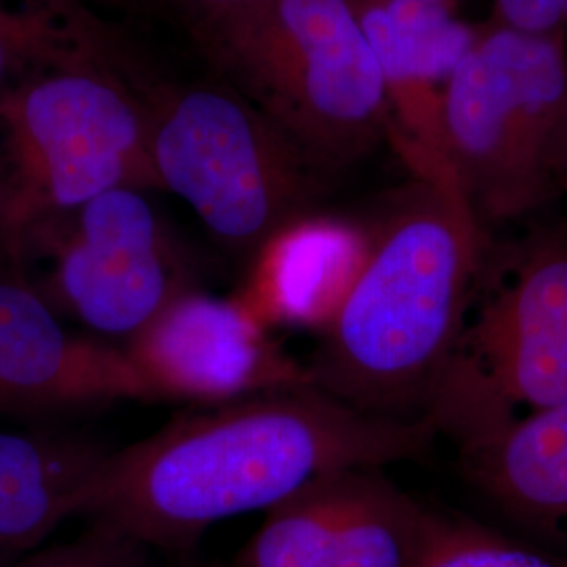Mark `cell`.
I'll return each mask as SVG.
<instances>
[{
	"instance_id": "603a6c76",
	"label": "cell",
	"mask_w": 567,
	"mask_h": 567,
	"mask_svg": "<svg viewBox=\"0 0 567 567\" xmlns=\"http://www.w3.org/2000/svg\"><path fill=\"white\" fill-rule=\"evenodd\" d=\"M173 567H231L225 566L221 561H210V559H198V557H192V553L187 555H179V564H175Z\"/></svg>"
},
{
	"instance_id": "e0dca14e",
	"label": "cell",
	"mask_w": 567,
	"mask_h": 567,
	"mask_svg": "<svg viewBox=\"0 0 567 567\" xmlns=\"http://www.w3.org/2000/svg\"><path fill=\"white\" fill-rule=\"evenodd\" d=\"M343 473L318 477L265 511L264 526L240 548L234 567H337Z\"/></svg>"
},
{
	"instance_id": "4fadbf2b",
	"label": "cell",
	"mask_w": 567,
	"mask_h": 567,
	"mask_svg": "<svg viewBox=\"0 0 567 567\" xmlns=\"http://www.w3.org/2000/svg\"><path fill=\"white\" fill-rule=\"evenodd\" d=\"M110 452L74 433L0 429V567L84 517Z\"/></svg>"
},
{
	"instance_id": "d4e9b609",
	"label": "cell",
	"mask_w": 567,
	"mask_h": 567,
	"mask_svg": "<svg viewBox=\"0 0 567 567\" xmlns=\"http://www.w3.org/2000/svg\"><path fill=\"white\" fill-rule=\"evenodd\" d=\"M423 2H447L450 4V0H423Z\"/></svg>"
},
{
	"instance_id": "7c38bea8",
	"label": "cell",
	"mask_w": 567,
	"mask_h": 567,
	"mask_svg": "<svg viewBox=\"0 0 567 567\" xmlns=\"http://www.w3.org/2000/svg\"><path fill=\"white\" fill-rule=\"evenodd\" d=\"M370 229L339 217L311 215L284 225L252 255L234 295L267 326L322 334L365 264Z\"/></svg>"
},
{
	"instance_id": "3957f363",
	"label": "cell",
	"mask_w": 567,
	"mask_h": 567,
	"mask_svg": "<svg viewBox=\"0 0 567 567\" xmlns=\"http://www.w3.org/2000/svg\"><path fill=\"white\" fill-rule=\"evenodd\" d=\"M192 39L320 179L386 135L381 68L349 0H252Z\"/></svg>"
},
{
	"instance_id": "44dd1931",
	"label": "cell",
	"mask_w": 567,
	"mask_h": 567,
	"mask_svg": "<svg viewBox=\"0 0 567 567\" xmlns=\"http://www.w3.org/2000/svg\"><path fill=\"white\" fill-rule=\"evenodd\" d=\"M163 2L177 13V18L185 23L189 34H196L198 30L243 9L252 0H163Z\"/></svg>"
},
{
	"instance_id": "8992f818",
	"label": "cell",
	"mask_w": 567,
	"mask_h": 567,
	"mask_svg": "<svg viewBox=\"0 0 567 567\" xmlns=\"http://www.w3.org/2000/svg\"><path fill=\"white\" fill-rule=\"evenodd\" d=\"M566 102L561 34L477 30L444 100L447 163L477 224L519 217L550 192Z\"/></svg>"
},
{
	"instance_id": "cb8c5ba5",
	"label": "cell",
	"mask_w": 567,
	"mask_h": 567,
	"mask_svg": "<svg viewBox=\"0 0 567 567\" xmlns=\"http://www.w3.org/2000/svg\"><path fill=\"white\" fill-rule=\"evenodd\" d=\"M81 2L91 9V4H93V2H105V4H110V2H118V0H81ZM91 11H93V9H91Z\"/></svg>"
},
{
	"instance_id": "2e32d148",
	"label": "cell",
	"mask_w": 567,
	"mask_h": 567,
	"mask_svg": "<svg viewBox=\"0 0 567 567\" xmlns=\"http://www.w3.org/2000/svg\"><path fill=\"white\" fill-rule=\"evenodd\" d=\"M426 513L381 468L347 471L339 489L337 567L408 566Z\"/></svg>"
},
{
	"instance_id": "9c48e42d",
	"label": "cell",
	"mask_w": 567,
	"mask_h": 567,
	"mask_svg": "<svg viewBox=\"0 0 567 567\" xmlns=\"http://www.w3.org/2000/svg\"><path fill=\"white\" fill-rule=\"evenodd\" d=\"M154 400L198 408L313 385L309 368L271 339L236 297L192 288L122 344Z\"/></svg>"
},
{
	"instance_id": "ac0fdd59",
	"label": "cell",
	"mask_w": 567,
	"mask_h": 567,
	"mask_svg": "<svg viewBox=\"0 0 567 567\" xmlns=\"http://www.w3.org/2000/svg\"><path fill=\"white\" fill-rule=\"evenodd\" d=\"M405 567H567V557L529 547L475 522L429 511Z\"/></svg>"
},
{
	"instance_id": "30bf717a",
	"label": "cell",
	"mask_w": 567,
	"mask_h": 567,
	"mask_svg": "<svg viewBox=\"0 0 567 567\" xmlns=\"http://www.w3.org/2000/svg\"><path fill=\"white\" fill-rule=\"evenodd\" d=\"M156 402L122 347L82 337L20 271L0 267V414Z\"/></svg>"
},
{
	"instance_id": "277c9868",
	"label": "cell",
	"mask_w": 567,
	"mask_h": 567,
	"mask_svg": "<svg viewBox=\"0 0 567 567\" xmlns=\"http://www.w3.org/2000/svg\"><path fill=\"white\" fill-rule=\"evenodd\" d=\"M147 86L131 65L51 72L0 103V259L21 234L112 189H161Z\"/></svg>"
},
{
	"instance_id": "7a4b0ae2",
	"label": "cell",
	"mask_w": 567,
	"mask_h": 567,
	"mask_svg": "<svg viewBox=\"0 0 567 567\" xmlns=\"http://www.w3.org/2000/svg\"><path fill=\"white\" fill-rule=\"evenodd\" d=\"M370 229L364 267L311 358V383L368 414L425 421L465 334L480 236L463 194L416 179Z\"/></svg>"
},
{
	"instance_id": "52a82bcc",
	"label": "cell",
	"mask_w": 567,
	"mask_h": 567,
	"mask_svg": "<svg viewBox=\"0 0 567 567\" xmlns=\"http://www.w3.org/2000/svg\"><path fill=\"white\" fill-rule=\"evenodd\" d=\"M567 400V221L475 318L425 421L461 450L529 412Z\"/></svg>"
},
{
	"instance_id": "6da1fadb",
	"label": "cell",
	"mask_w": 567,
	"mask_h": 567,
	"mask_svg": "<svg viewBox=\"0 0 567 567\" xmlns=\"http://www.w3.org/2000/svg\"><path fill=\"white\" fill-rule=\"evenodd\" d=\"M435 437L426 421L368 414L316 385L198 408L110 452L84 519L187 555L224 519L324 475L421 458Z\"/></svg>"
},
{
	"instance_id": "5b68a950",
	"label": "cell",
	"mask_w": 567,
	"mask_h": 567,
	"mask_svg": "<svg viewBox=\"0 0 567 567\" xmlns=\"http://www.w3.org/2000/svg\"><path fill=\"white\" fill-rule=\"evenodd\" d=\"M145 107L161 189L189 204L231 250L252 257L284 225L311 213L320 177L225 82L147 86Z\"/></svg>"
},
{
	"instance_id": "ffe728a7",
	"label": "cell",
	"mask_w": 567,
	"mask_h": 567,
	"mask_svg": "<svg viewBox=\"0 0 567 567\" xmlns=\"http://www.w3.org/2000/svg\"><path fill=\"white\" fill-rule=\"evenodd\" d=\"M501 23L529 34H561L567 0H494Z\"/></svg>"
},
{
	"instance_id": "9a60e30c",
	"label": "cell",
	"mask_w": 567,
	"mask_h": 567,
	"mask_svg": "<svg viewBox=\"0 0 567 567\" xmlns=\"http://www.w3.org/2000/svg\"><path fill=\"white\" fill-rule=\"evenodd\" d=\"M81 65H128L81 0H0V103L23 84Z\"/></svg>"
},
{
	"instance_id": "ba28073f",
	"label": "cell",
	"mask_w": 567,
	"mask_h": 567,
	"mask_svg": "<svg viewBox=\"0 0 567 567\" xmlns=\"http://www.w3.org/2000/svg\"><path fill=\"white\" fill-rule=\"evenodd\" d=\"M44 257L32 284L61 318L126 344L166 305L198 288L196 269L142 189H112L42 219L16 243L11 267Z\"/></svg>"
},
{
	"instance_id": "5bb4252c",
	"label": "cell",
	"mask_w": 567,
	"mask_h": 567,
	"mask_svg": "<svg viewBox=\"0 0 567 567\" xmlns=\"http://www.w3.org/2000/svg\"><path fill=\"white\" fill-rule=\"evenodd\" d=\"M473 484L515 522L567 543V400L463 450Z\"/></svg>"
},
{
	"instance_id": "7402d4cb",
	"label": "cell",
	"mask_w": 567,
	"mask_h": 567,
	"mask_svg": "<svg viewBox=\"0 0 567 567\" xmlns=\"http://www.w3.org/2000/svg\"><path fill=\"white\" fill-rule=\"evenodd\" d=\"M553 185L567 189V102L550 150V187Z\"/></svg>"
},
{
	"instance_id": "8fae6325",
	"label": "cell",
	"mask_w": 567,
	"mask_h": 567,
	"mask_svg": "<svg viewBox=\"0 0 567 567\" xmlns=\"http://www.w3.org/2000/svg\"><path fill=\"white\" fill-rule=\"evenodd\" d=\"M349 2L381 68L386 135L416 179L458 189L447 163L444 100L477 30L456 20L447 2Z\"/></svg>"
},
{
	"instance_id": "d6986e66",
	"label": "cell",
	"mask_w": 567,
	"mask_h": 567,
	"mask_svg": "<svg viewBox=\"0 0 567 567\" xmlns=\"http://www.w3.org/2000/svg\"><path fill=\"white\" fill-rule=\"evenodd\" d=\"M7 567H164L156 550L112 527L91 524L76 540L39 548Z\"/></svg>"
}]
</instances>
